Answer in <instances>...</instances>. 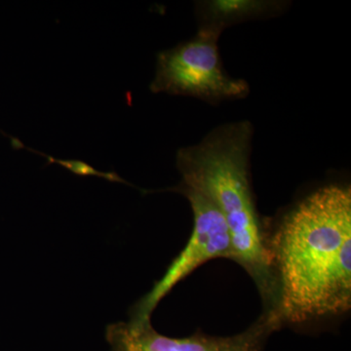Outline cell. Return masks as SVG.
<instances>
[{
    "label": "cell",
    "instance_id": "6da1fadb",
    "mask_svg": "<svg viewBox=\"0 0 351 351\" xmlns=\"http://www.w3.org/2000/svg\"><path fill=\"white\" fill-rule=\"evenodd\" d=\"M267 246L283 326L343 315L351 308V189L330 184L286 212Z\"/></svg>",
    "mask_w": 351,
    "mask_h": 351
},
{
    "label": "cell",
    "instance_id": "7a4b0ae2",
    "mask_svg": "<svg viewBox=\"0 0 351 351\" xmlns=\"http://www.w3.org/2000/svg\"><path fill=\"white\" fill-rule=\"evenodd\" d=\"M253 126L232 122L214 129L198 145L177 154L182 182L207 196L223 215L232 247V261L257 286L265 311H274L276 292L267 239L252 189L250 152Z\"/></svg>",
    "mask_w": 351,
    "mask_h": 351
},
{
    "label": "cell",
    "instance_id": "3957f363",
    "mask_svg": "<svg viewBox=\"0 0 351 351\" xmlns=\"http://www.w3.org/2000/svg\"><path fill=\"white\" fill-rule=\"evenodd\" d=\"M219 38L199 29L195 38L159 53L152 92L193 97L210 104L246 98L248 82L230 77L223 68Z\"/></svg>",
    "mask_w": 351,
    "mask_h": 351
},
{
    "label": "cell",
    "instance_id": "277c9868",
    "mask_svg": "<svg viewBox=\"0 0 351 351\" xmlns=\"http://www.w3.org/2000/svg\"><path fill=\"white\" fill-rule=\"evenodd\" d=\"M188 198L193 212V230L184 250L173 261L162 278L132 308V320H151L158 302L203 263L214 258L232 261L230 232L223 215L207 196L184 182L171 189Z\"/></svg>",
    "mask_w": 351,
    "mask_h": 351
},
{
    "label": "cell",
    "instance_id": "5b68a950",
    "mask_svg": "<svg viewBox=\"0 0 351 351\" xmlns=\"http://www.w3.org/2000/svg\"><path fill=\"white\" fill-rule=\"evenodd\" d=\"M283 327L274 311H263L248 329L234 336H210L199 331L186 338H171L154 330L151 320L108 325L110 351H263L267 339Z\"/></svg>",
    "mask_w": 351,
    "mask_h": 351
},
{
    "label": "cell",
    "instance_id": "8992f818",
    "mask_svg": "<svg viewBox=\"0 0 351 351\" xmlns=\"http://www.w3.org/2000/svg\"><path fill=\"white\" fill-rule=\"evenodd\" d=\"M283 3L258 0H212L197 4L199 29H207L221 36L226 27L244 21L276 14Z\"/></svg>",
    "mask_w": 351,
    "mask_h": 351
},
{
    "label": "cell",
    "instance_id": "52a82bcc",
    "mask_svg": "<svg viewBox=\"0 0 351 351\" xmlns=\"http://www.w3.org/2000/svg\"><path fill=\"white\" fill-rule=\"evenodd\" d=\"M40 154L47 157L48 161L50 163L60 164V165L64 166L66 169L71 171V172L75 173L76 175L83 176V177H85V176H97V177L105 178L108 181L126 182L117 173L99 172V171L94 169L92 166L88 165L87 163L82 162L80 160H62V159L53 158L52 156H45V154H41V152Z\"/></svg>",
    "mask_w": 351,
    "mask_h": 351
}]
</instances>
